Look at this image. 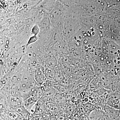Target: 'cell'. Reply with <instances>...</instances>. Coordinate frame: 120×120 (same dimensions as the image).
Returning <instances> with one entry per match:
<instances>
[{
    "instance_id": "cell-2",
    "label": "cell",
    "mask_w": 120,
    "mask_h": 120,
    "mask_svg": "<svg viewBox=\"0 0 120 120\" xmlns=\"http://www.w3.org/2000/svg\"><path fill=\"white\" fill-rule=\"evenodd\" d=\"M44 114L43 115H42V117H41V120H49V118L47 117V116H45L44 114Z\"/></svg>"
},
{
    "instance_id": "cell-1",
    "label": "cell",
    "mask_w": 120,
    "mask_h": 120,
    "mask_svg": "<svg viewBox=\"0 0 120 120\" xmlns=\"http://www.w3.org/2000/svg\"><path fill=\"white\" fill-rule=\"evenodd\" d=\"M41 116H34L31 120H40L41 119Z\"/></svg>"
}]
</instances>
